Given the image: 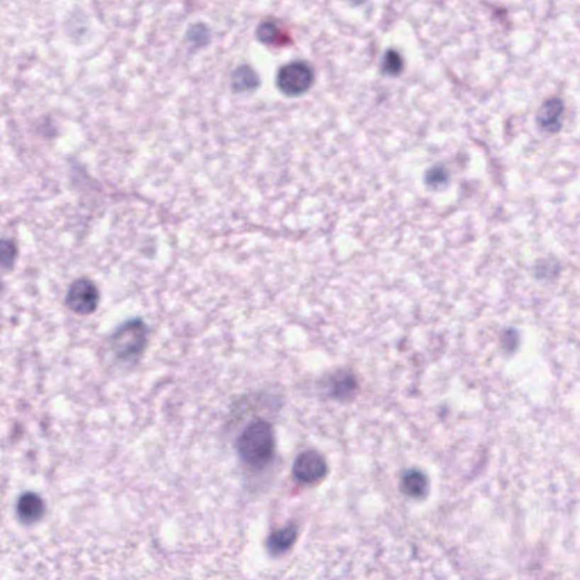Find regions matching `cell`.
Segmentation results:
<instances>
[{
  "label": "cell",
  "mask_w": 580,
  "mask_h": 580,
  "mask_svg": "<svg viewBox=\"0 0 580 580\" xmlns=\"http://www.w3.org/2000/svg\"><path fill=\"white\" fill-rule=\"evenodd\" d=\"M237 451L250 467L261 469L268 465L274 454V435L270 424L264 420L248 424L238 437Z\"/></svg>",
  "instance_id": "obj_1"
},
{
  "label": "cell",
  "mask_w": 580,
  "mask_h": 580,
  "mask_svg": "<svg viewBox=\"0 0 580 580\" xmlns=\"http://www.w3.org/2000/svg\"><path fill=\"white\" fill-rule=\"evenodd\" d=\"M147 325L141 320L126 322L117 329L111 339V347L117 357L130 361L138 357L147 346Z\"/></svg>",
  "instance_id": "obj_2"
},
{
  "label": "cell",
  "mask_w": 580,
  "mask_h": 580,
  "mask_svg": "<svg viewBox=\"0 0 580 580\" xmlns=\"http://www.w3.org/2000/svg\"><path fill=\"white\" fill-rule=\"evenodd\" d=\"M313 69L310 64L296 60L282 66L277 75L278 88L288 96H299L311 88Z\"/></svg>",
  "instance_id": "obj_3"
},
{
  "label": "cell",
  "mask_w": 580,
  "mask_h": 580,
  "mask_svg": "<svg viewBox=\"0 0 580 580\" xmlns=\"http://www.w3.org/2000/svg\"><path fill=\"white\" fill-rule=\"evenodd\" d=\"M99 304V291L91 280H77L72 284L66 296V305L77 314L88 316L96 310Z\"/></svg>",
  "instance_id": "obj_4"
},
{
  "label": "cell",
  "mask_w": 580,
  "mask_h": 580,
  "mask_svg": "<svg viewBox=\"0 0 580 580\" xmlns=\"http://www.w3.org/2000/svg\"><path fill=\"white\" fill-rule=\"evenodd\" d=\"M327 473V462L323 456L316 450L301 452L294 462V476L299 482L312 484L321 481Z\"/></svg>",
  "instance_id": "obj_5"
},
{
  "label": "cell",
  "mask_w": 580,
  "mask_h": 580,
  "mask_svg": "<svg viewBox=\"0 0 580 580\" xmlns=\"http://www.w3.org/2000/svg\"><path fill=\"white\" fill-rule=\"evenodd\" d=\"M564 101L560 98H551L543 102L537 113L536 121L545 132L555 133L561 128V116L564 113Z\"/></svg>",
  "instance_id": "obj_6"
},
{
  "label": "cell",
  "mask_w": 580,
  "mask_h": 580,
  "mask_svg": "<svg viewBox=\"0 0 580 580\" xmlns=\"http://www.w3.org/2000/svg\"><path fill=\"white\" fill-rule=\"evenodd\" d=\"M400 491L409 498H424L428 493V477L418 469L406 471L400 479Z\"/></svg>",
  "instance_id": "obj_7"
},
{
  "label": "cell",
  "mask_w": 580,
  "mask_h": 580,
  "mask_svg": "<svg viewBox=\"0 0 580 580\" xmlns=\"http://www.w3.org/2000/svg\"><path fill=\"white\" fill-rule=\"evenodd\" d=\"M17 513L24 523H34L45 513L43 501L35 493H26L18 500Z\"/></svg>",
  "instance_id": "obj_8"
},
{
  "label": "cell",
  "mask_w": 580,
  "mask_h": 580,
  "mask_svg": "<svg viewBox=\"0 0 580 580\" xmlns=\"http://www.w3.org/2000/svg\"><path fill=\"white\" fill-rule=\"evenodd\" d=\"M296 538H297V527L291 524L272 532L267 541V547L271 554H282L293 547Z\"/></svg>",
  "instance_id": "obj_9"
},
{
  "label": "cell",
  "mask_w": 580,
  "mask_h": 580,
  "mask_svg": "<svg viewBox=\"0 0 580 580\" xmlns=\"http://www.w3.org/2000/svg\"><path fill=\"white\" fill-rule=\"evenodd\" d=\"M257 85L259 77L250 66H240L233 74V88L238 92L252 90Z\"/></svg>",
  "instance_id": "obj_10"
},
{
  "label": "cell",
  "mask_w": 580,
  "mask_h": 580,
  "mask_svg": "<svg viewBox=\"0 0 580 580\" xmlns=\"http://www.w3.org/2000/svg\"><path fill=\"white\" fill-rule=\"evenodd\" d=\"M355 389L356 381L352 375H339L338 378L333 381V394L340 399L350 397V394L355 391Z\"/></svg>",
  "instance_id": "obj_11"
},
{
  "label": "cell",
  "mask_w": 580,
  "mask_h": 580,
  "mask_svg": "<svg viewBox=\"0 0 580 580\" xmlns=\"http://www.w3.org/2000/svg\"><path fill=\"white\" fill-rule=\"evenodd\" d=\"M257 38H259L262 43H270L276 41L277 38L279 35V28L271 21H265L257 28Z\"/></svg>",
  "instance_id": "obj_12"
},
{
  "label": "cell",
  "mask_w": 580,
  "mask_h": 580,
  "mask_svg": "<svg viewBox=\"0 0 580 580\" xmlns=\"http://www.w3.org/2000/svg\"><path fill=\"white\" fill-rule=\"evenodd\" d=\"M401 67H403V60L397 51L390 50L384 55V60H382V69L386 73H398L401 71Z\"/></svg>",
  "instance_id": "obj_13"
},
{
  "label": "cell",
  "mask_w": 580,
  "mask_h": 580,
  "mask_svg": "<svg viewBox=\"0 0 580 580\" xmlns=\"http://www.w3.org/2000/svg\"><path fill=\"white\" fill-rule=\"evenodd\" d=\"M16 246L14 242L9 240H3L1 242V264L4 268H11L16 260Z\"/></svg>",
  "instance_id": "obj_14"
},
{
  "label": "cell",
  "mask_w": 580,
  "mask_h": 580,
  "mask_svg": "<svg viewBox=\"0 0 580 580\" xmlns=\"http://www.w3.org/2000/svg\"><path fill=\"white\" fill-rule=\"evenodd\" d=\"M187 40L196 45H206L208 41V30L203 24H196L187 32Z\"/></svg>",
  "instance_id": "obj_15"
}]
</instances>
